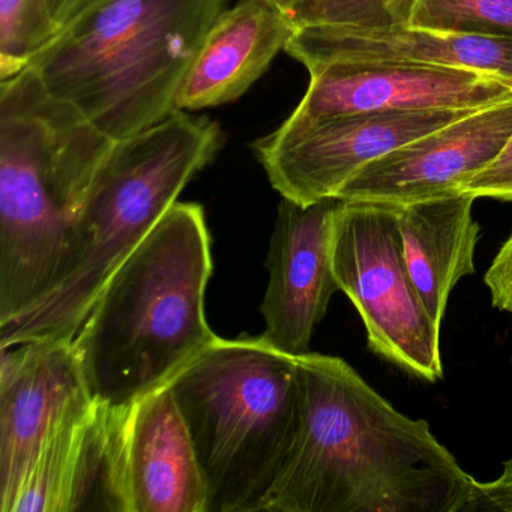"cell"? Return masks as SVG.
Returning a JSON list of instances; mask_svg holds the SVG:
<instances>
[{
    "mask_svg": "<svg viewBox=\"0 0 512 512\" xmlns=\"http://www.w3.org/2000/svg\"><path fill=\"white\" fill-rule=\"evenodd\" d=\"M301 412L265 512H463L473 478L425 419L398 412L343 359L304 353Z\"/></svg>",
    "mask_w": 512,
    "mask_h": 512,
    "instance_id": "6da1fadb",
    "label": "cell"
},
{
    "mask_svg": "<svg viewBox=\"0 0 512 512\" xmlns=\"http://www.w3.org/2000/svg\"><path fill=\"white\" fill-rule=\"evenodd\" d=\"M211 274L205 212L176 202L113 272L74 335L95 403L128 406L218 340L205 313Z\"/></svg>",
    "mask_w": 512,
    "mask_h": 512,
    "instance_id": "7a4b0ae2",
    "label": "cell"
},
{
    "mask_svg": "<svg viewBox=\"0 0 512 512\" xmlns=\"http://www.w3.org/2000/svg\"><path fill=\"white\" fill-rule=\"evenodd\" d=\"M221 145L218 122L182 110L116 142L74 221L61 278L40 302L0 323V346L73 340L113 272Z\"/></svg>",
    "mask_w": 512,
    "mask_h": 512,
    "instance_id": "3957f363",
    "label": "cell"
},
{
    "mask_svg": "<svg viewBox=\"0 0 512 512\" xmlns=\"http://www.w3.org/2000/svg\"><path fill=\"white\" fill-rule=\"evenodd\" d=\"M226 0H94L28 67L110 139L176 112L182 82Z\"/></svg>",
    "mask_w": 512,
    "mask_h": 512,
    "instance_id": "277c9868",
    "label": "cell"
},
{
    "mask_svg": "<svg viewBox=\"0 0 512 512\" xmlns=\"http://www.w3.org/2000/svg\"><path fill=\"white\" fill-rule=\"evenodd\" d=\"M167 385L196 452L206 512L263 511L298 430L296 356L262 337H218Z\"/></svg>",
    "mask_w": 512,
    "mask_h": 512,
    "instance_id": "5b68a950",
    "label": "cell"
},
{
    "mask_svg": "<svg viewBox=\"0 0 512 512\" xmlns=\"http://www.w3.org/2000/svg\"><path fill=\"white\" fill-rule=\"evenodd\" d=\"M332 269L361 316L371 352L425 382L442 380V325L428 314L407 271L391 205L340 200Z\"/></svg>",
    "mask_w": 512,
    "mask_h": 512,
    "instance_id": "8992f818",
    "label": "cell"
},
{
    "mask_svg": "<svg viewBox=\"0 0 512 512\" xmlns=\"http://www.w3.org/2000/svg\"><path fill=\"white\" fill-rule=\"evenodd\" d=\"M475 110L361 113L323 119L290 115L253 145L274 190L311 205L335 199L367 164Z\"/></svg>",
    "mask_w": 512,
    "mask_h": 512,
    "instance_id": "52a82bcc",
    "label": "cell"
},
{
    "mask_svg": "<svg viewBox=\"0 0 512 512\" xmlns=\"http://www.w3.org/2000/svg\"><path fill=\"white\" fill-rule=\"evenodd\" d=\"M101 499L116 512H206V488L169 385L109 409Z\"/></svg>",
    "mask_w": 512,
    "mask_h": 512,
    "instance_id": "ba28073f",
    "label": "cell"
},
{
    "mask_svg": "<svg viewBox=\"0 0 512 512\" xmlns=\"http://www.w3.org/2000/svg\"><path fill=\"white\" fill-rule=\"evenodd\" d=\"M307 71V92L292 113L299 119L479 110L512 101L511 83L479 71L383 61H335Z\"/></svg>",
    "mask_w": 512,
    "mask_h": 512,
    "instance_id": "9c48e42d",
    "label": "cell"
},
{
    "mask_svg": "<svg viewBox=\"0 0 512 512\" xmlns=\"http://www.w3.org/2000/svg\"><path fill=\"white\" fill-rule=\"evenodd\" d=\"M511 134L512 101L475 110L367 164L335 199L404 206L457 196Z\"/></svg>",
    "mask_w": 512,
    "mask_h": 512,
    "instance_id": "30bf717a",
    "label": "cell"
},
{
    "mask_svg": "<svg viewBox=\"0 0 512 512\" xmlns=\"http://www.w3.org/2000/svg\"><path fill=\"white\" fill-rule=\"evenodd\" d=\"M97 406L73 340H32L0 356V499L32 455L74 419Z\"/></svg>",
    "mask_w": 512,
    "mask_h": 512,
    "instance_id": "8fae6325",
    "label": "cell"
},
{
    "mask_svg": "<svg viewBox=\"0 0 512 512\" xmlns=\"http://www.w3.org/2000/svg\"><path fill=\"white\" fill-rule=\"evenodd\" d=\"M338 199L311 205L281 200L269 245L268 290L262 304V338L299 356L310 352L316 326L340 290L332 269V223Z\"/></svg>",
    "mask_w": 512,
    "mask_h": 512,
    "instance_id": "7c38bea8",
    "label": "cell"
},
{
    "mask_svg": "<svg viewBox=\"0 0 512 512\" xmlns=\"http://www.w3.org/2000/svg\"><path fill=\"white\" fill-rule=\"evenodd\" d=\"M287 55L307 70L335 61L409 62L479 71L512 85V38L433 29L296 28Z\"/></svg>",
    "mask_w": 512,
    "mask_h": 512,
    "instance_id": "4fadbf2b",
    "label": "cell"
},
{
    "mask_svg": "<svg viewBox=\"0 0 512 512\" xmlns=\"http://www.w3.org/2000/svg\"><path fill=\"white\" fill-rule=\"evenodd\" d=\"M296 25L262 0H241L209 29L182 82L176 110L196 112L239 100L286 50Z\"/></svg>",
    "mask_w": 512,
    "mask_h": 512,
    "instance_id": "5bb4252c",
    "label": "cell"
},
{
    "mask_svg": "<svg viewBox=\"0 0 512 512\" xmlns=\"http://www.w3.org/2000/svg\"><path fill=\"white\" fill-rule=\"evenodd\" d=\"M472 194L392 206L407 271L434 322L442 325L449 296L461 278L475 274L479 224Z\"/></svg>",
    "mask_w": 512,
    "mask_h": 512,
    "instance_id": "9a60e30c",
    "label": "cell"
},
{
    "mask_svg": "<svg viewBox=\"0 0 512 512\" xmlns=\"http://www.w3.org/2000/svg\"><path fill=\"white\" fill-rule=\"evenodd\" d=\"M109 409L97 406L64 425L37 449L0 512H73L101 482Z\"/></svg>",
    "mask_w": 512,
    "mask_h": 512,
    "instance_id": "2e32d148",
    "label": "cell"
},
{
    "mask_svg": "<svg viewBox=\"0 0 512 512\" xmlns=\"http://www.w3.org/2000/svg\"><path fill=\"white\" fill-rule=\"evenodd\" d=\"M416 4L418 0H302L292 19L296 28H406L412 26Z\"/></svg>",
    "mask_w": 512,
    "mask_h": 512,
    "instance_id": "e0dca14e",
    "label": "cell"
},
{
    "mask_svg": "<svg viewBox=\"0 0 512 512\" xmlns=\"http://www.w3.org/2000/svg\"><path fill=\"white\" fill-rule=\"evenodd\" d=\"M56 35L43 0H0V80L25 70Z\"/></svg>",
    "mask_w": 512,
    "mask_h": 512,
    "instance_id": "ac0fdd59",
    "label": "cell"
},
{
    "mask_svg": "<svg viewBox=\"0 0 512 512\" xmlns=\"http://www.w3.org/2000/svg\"><path fill=\"white\" fill-rule=\"evenodd\" d=\"M412 26L512 38V0H418Z\"/></svg>",
    "mask_w": 512,
    "mask_h": 512,
    "instance_id": "d6986e66",
    "label": "cell"
},
{
    "mask_svg": "<svg viewBox=\"0 0 512 512\" xmlns=\"http://www.w3.org/2000/svg\"><path fill=\"white\" fill-rule=\"evenodd\" d=\"M463 193L472 194L475 199L512 202V134L502 151L464 187Z\"/></svg>",
    "mask_w": 512,
    "mask_h": 512,
    "instance_id": "ffe728a7",
    "label": "cell"
},
{
    "mask_svg": "<svg viewBox=\"0 0 512 512\" xmlns=\"http://www.w3.org/2000/svg\"><path fill=\"white\" fill-rule=\"evenodd\" d=\"M463 512H512V458L503 463L502 473L494 481L473 478Z\"/></svg>",
    "mask_w": 512,
    "mask_h": 512,
    "instance_id": "44dd1931",
    "label": "cell"
},
{
    "mask_svg": "<svg viewBox=\"0 0 512 512\" xmlns=\"http://www.w3.org/2000/svg\"><path fill=\"white\" fill-rule=\"evenodd\" d=\"M484 283L490 292L493 307L512 316V233L485 272Z\"/></svg>",
    "mask_w": 512,
    "mask_h": 512,
    "instance_id": "7402d4cb",
    "label": "cell"
},
{
    "mask_svg": "<svg viewBox=\"0 0 512 512\" xmlns=\"http://www.w3.org/2000/svg\"><path fill=\"white\" fill-rule=\"evenodd\" d=\"M92 2L94 0H43L44 8L58 34L79 17Z\"/></svg>",
    "mask_w": 512,
    "mask_h": 512,
    "instance_id": "603a6c76",
    "label": "cell"
},
{
    "mask_svg": "<svg viewBox=\"0 0 512 512\" xmlns=\"http://www.w3.org/2000/svg\"><path fill=\"white\" fill-rule=\"evenodd\" d=\"M265 4L271 5V7L277 8V10L283 11V13L292 14L295 13L296 8L299 7L302 0H262Z\"/></svg>",
    "mask_w": 512,
    "mask_h": 512,
    "instance_id": "cb8c5ba5",
    "label": "cell"
}]
</instances>
